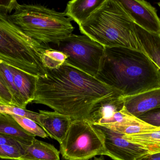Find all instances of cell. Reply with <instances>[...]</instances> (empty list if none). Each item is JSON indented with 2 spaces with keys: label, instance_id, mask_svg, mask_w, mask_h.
I'll return each instance as SVG.
<instances>
[{
  "label": "cell",
  "instance_id": "cell-26",
  "mask_svg": "<svg viewBox=\"0 0 160 160\" xmlns=\"http://www.w3.org/2000/svg\"><path fill=\"white\" fill-rule=\"evenodd\" d=\"M0 100L3 105L14 106L13 97L0 76Z\"/></svg>",
  "mask_w": 160,
  "mask_h": 160
},
{
  "label": "cell",
  "instance_id": "cell-19",
  "mask_svg": "<svg viewBox=\"0 0 160 160\" xmlns=\"http://www.w3.org/2000/svg\"><path fill=\"white\" fill-rule=\"evenodd\" d=\"M40 59L46 70L57 69L64 65L67 56L62 52L48 47L39 53Z\"/></svg>",
  "mask_w": 160,
  "mask_h": 160
},
{
  "label": "cell",
  "instance_id": "cell-17",
  "mask_svg": "<svg viewBox=\"0 0 160 160\" xmlns=\"http://www.w3.org/2000/svg\"><path fill=\"white\" fill-rule=\"evenodd\" d=\"M0 133L24 141L28 145L35 138V136L23 129L13 116L1 112Z\"/></svg>",
  "mask_w": 160,
  "mask_h": 160
},
{
  "label": "cell",
  "instance_id": "cell-5",
  "mask_svg": "<svg viewBox=\"0 0 160 160\" xmlns=\"http://www.w3.org/2000/svg\"><path fill=\"white\" fill-rule=\"evenodd\" d=\"M0 11V60L6 65L36 76L46 74L39 53L49 46L27 36L9 18Z\"/></svg>",
  "mask_w": 160,
  "mask_h": 160
},
{
  "label": "cell",
  "instance_id": "cell-22",
  "mask_svg": "<svg viewBox=\"0 0 160 160\" xmlns=\"http://www.w3.org/2000/svg\"><path fill=\"white\" fill-rule=\"evenodd\" d=\"M20 125L21 126L34 136L42 138H48V134L39 125L29 118L16 115H11Z\"/></svg>",
  "mask_w": 160,
  "mask_h": 160
},
{
  "label": "cell",
  "instance_id": "cell-7",
  "mask_svg": "<svg viewBox=\"0 0 160 160\" xmlns=\"http://www.w3.org/2000/svg\"><path fill=\"white\" fill-rule=\"evenodd\" d=\"M54 49L67 56L65 64L96 78L104 54L105 48L85 35L73 34L55 45Z\"/></svg>",
  "mask_w": 160,
  "mask_h": 160
},
{
  "label": "cell",
  "instance_id": "cell-9",
  "mask_svg": "<svg viewBox=\"0 0 160 160\" xmlns=\"http://www.w3.org/2000/svg\"><path fill=\"white\" fill-rule=\"evenodd\" d=\"M134 22L151 34L160 35V19L157 10L144 0H119Z\"/></svg>",
  "mask_w": 160,
  "mask_h": 160
},
{
  "label": "cell",
  "instance_id": "cell-15",
  "mask_svg": "<svg viewBox=\"0 0 160 160\" xmlns=\"http://www.w3.org/2000/svg\"><path fill=\"white\" fill-rule=\"evenodd\" d=\"M123 95H115L107 98L96 104L89 115L88 121L96 125L99 120L108 118L124 108Z\"/></svg>",
  "mask_w": 160,
  "mask_h": 160
},
{
  "label": "cell",
  "instance_id": "cell-4",
  "mask_svg": "<svg viewBox=\"0 0 160 160\" xmlns=\"http://www.w3.org/2000/svg\"><path fill=\"white\" fill-rule=\"evenodd\" d=\"M9 17L26 35L42 45H57L74 30L65 12L41 5L18 3Z\"/></svg>",
  "mask_w": 160,
  "mask_h": 160
},
{
  "label": "cell",
  "instance_id": "cell-32",
  "mask_svg": "<svg viewBox=\"0 0 160 160\" xmlns=\"http://www.w3.org/2000/svg\"><path fill=\"white\" fill-rule=\"evenodd\" d=\"M158 5L159 6V7H160V1L158 3Z\"/></svg>",
  "mask_w": 160,
  "mask_h": 160
},
{
  "label": "cell",
  "instance_id": "cell-28",
  "mask_svg": "<svg viewBox=\"0 0 160 160\" xmlns=\"http://www.w3.org/2000/svg\"><path fill=\"white\" fill-rule=\"evenodd\" d=\"M18 3L16 0L0 1V11L10 15L15 10Z\"/></svg>",
  "mask_w": 160,
  "mask_h": 160
},
{
  "label": "cell",
  "instance_id": "cell-24",
  "mask_svg": "<svg viewBox=\"0 0 160 160\" xmlns=\"http://www.w3.org/2000/svg\"><path fill=\"white\" fill-rule=\"evenodd\" d=\"M24 154L22 146L2 145H0V158L12 160H21Z\"/></svg>",
  "mask_w": 160,
  "mask_h": 160
},
{
  "label": "cell",
  "instance_id": "cell-31",
  "mask_svg": "<svg viewBox=\"0 0 160 160\" xmlns=\"http://www.w3.org/2000/svg\"><path fill=\"white\" fill-rule=\"evenodd\" d=\"M0 104H3L2 102V101H1V100H0Z\"/></svg>",
  "mask_w": 160,
  "mask_h": 160
},
{
  "label": "cell",
  "instance_id": "cell-10",
  "mask_svg": "<svg viewBox=\"0 0 160 160\" xmlns=\"http://www.w3.org/2000/svg\"><path fill=\"white\" fill-rule=\"evenodd\" d=\"M39 126L48 136L61 144L65 139L72 120L58 112L39 111Z\"/></svg>",
  "mask_w": 160,
  "mask_h": 160
},
{
  "label": "cell",
  "instance_id": "cell-6",
  "mask_svg": "<svg viewBox=\"0 0 160 160\" xmlns=\"http://www.w3.org/2000/svg\"><path fill=\"white\" fill-rule=\"evenodd\" d=\"M59 151L65 160H88L99 155L107 156L102 132L84 119L72 120Z\"/></svg>",
  "mask_w": 160,
  "mask_h": 160
},
{
  "label": "cell",
  "instance_id": "cell-30",
  "mask_svg": "<svg viewBox=\"0 0 160 160\" xmlns=\"http://www.w3.org/2000/svg\"><path fill=\"white\" fill-rule=\"evenodd\" d=\"M93 160H104V158L102 156H101L100 157L95 158Z\"/></svg>",
  "mask_w": 160,
  "mask_h": 160
},
{
  "label": "cell",
  "instance_id": "cell-21",
  "mask_svg": "<svg viewBox=\"0 0 160 160\" xmlns=\"http://www.w3.org/2000/svg\"><path fill=\"white\" fill-rule=\"evenodd\" d=\"M0 76L13 97L14 106L24 109L21 97L14 83L13 75L8 67L7 65L1 60Z\"/></svg>",
  "mask_w": 160,
  "mask_h": 160
},
{
  "label": "cell",
  "instance_id": "cell-29",
  "mask_svg": "<svg viewBox=\"0 0 160 160\" xmlns=\"http://www.w3.org/2000/svg\"><path fill=\"white\" fill-rule=\"evenodd\" d=\"M136 160H160V152L149 154Z\"/></svg>",
  "mask_w": 160,
  "mask_h": 160
},
{
  "label": "cell",
  "instance_id": "cell-25",
  "mask_svg": "<svg viewBox=\"0 0 160 160\" xmlns=\"http://www.w3.org/2000/svg\"><path fill=\"white\" fill-rule=\"evenodd\" d=\"M138 118L147 124L160 127V108L149 111Z\"/></svg>",
  "mask_w": 160,
  "mask_h": 160
},
{
  "label": "cell",
  "instance_id": "cell-23",
  "mask_svg": "<svg viewBox=\"0 0 160 160\" xmlns=\"http://www.w3.org/2000/svg\"><path fill=\"white\" fill-rule=\"evenodd\" d=\"M0 112L29 118L39 125L38 121L39 113L28 111L26 109H22L12 105L0 104Z\"/></svg>",
  "mask_w": 160,
  "mask_h": 160
},
{
  "label": "cell",
  "instance_id": "cell-2",
  "mask_svg": "<svg viewBox=\"0 0 160 160\" xmlns=\"http://www.w3.org/2000/svg\"><path fill=\"white\" fill-rule=\"evenodd\" d=\"M96 79L124 97L160 87V70L143 52L122 47L104 48Z\"/></svg>",
  "mask_w": 160,
  "mask_h": 160
},
{
  "label": "cell",
  "instance_id": "cell-16",
  "mask_svg": "<svg viewBox=\"0 0 160 160\" xmlns=\"http://www.w3.org/2000/svg\"><path fill=\"white\" fill-rule=\"evenodd\" d=\"M24 154L21 160H60V151L52 145L35 138L29 145L22 144Z\"/></svg>",
  "mask_w": 160,
  "mask_h": 160
},
{
  "label": "cell",
  "instance_id": "cell-18",
  "mask_svg": "<svg viewBox=\"0 0 160 160\" xmlns=\"http://www.w3.org/2000/svg\"><path fill=\"white\" fill-rule=\"evenodd\" d=\"M123 138L130 142L139 145L152 154L160 152V128L153 131L132 135H124Z\"/></svg>",
  "mask_w": 160,
  "mask_h": 160
},
{
  "label": "cell",
  "instance_id": "cell-3",
  "mask_svg": "<svg viewBox=\"0 0 160 160\" xmlns=\"http://www.w3.org/2000/svg\"><path fill=\"white\" fill-rule=\"evenodd\" d=\"M134 24L119 0H105L79 27L82 34L104 48L122 47L142 51Z\"/></svg>",
  "mask_w": 160,
  "mask_h": 160
},
{
  "label": "cell",
  "instance_id": "cell-8",
  "mask_svg": "<svg viewBox=\"0 0 160 160\" xmlns=\"http://www.w3.org/2000/svg\"><path fill=\"white\" fill-rule=\"evenodd\" d=\"M94 126L103 134L107 156L113 160H136L152 154L142 147L127 141L121 133L103 126Z\"/></svg>",
  "mask_w": 160,
  "mask_h": 160
},
{
  "label": "cell",
  "instance_id": "cell-27",
  "mask_svg": "<svg viewBox=\"0 0 160 160\" xmlns=\"http://www.w3.org/2000/svg\"><path fill=\"white\" fill-rule=\"evenodd\" d=\"M22 144L28 145L27 143L19 139H15L8 135L0 133V145H11L22 146Z\"/></svg>",
  "mask_w": 160,
  "mask_h": 160
},
{
  "label": "cell",
  "instance_id": "cell-1",
  "mask_svg": "<svg viewBox=\"0 0 160 160\" xmlns=\"http://www.w3.org/2000/svg\"><path fill=\"white\" fill-rule=\"evenodd\" d=\"M115 95H123L95 77L65 64L57 69L47 70L45 75L38 77L32 102L48 106L72 120H88L96 104Z\"/></svg>",
  "mask_w": 160,
  "mask_h": 160
},
{
  "label": "cell",
  "instance_id": "cell-14",
  "mask_svg": "<svg viewBox=\"0 0 160 160\" xmlns=\"http://www.w3.org/2000/svg\"><path fill=\"white\" fill-rule=\"evenodd\" d=\"M105 0H73L67 5L65 13L78 26L85 21Z\"/></svg>",
  "mask_w": 160,
  "mask_h": 160
},
{
  "label": "cell",
  "instance_id": "cell-11",
  "mask_svg": "<svg viewBox=\"0 0 160 160\" xmlns=\"http://www.w3.org/2000/svg\"><path fill=\"white\" fill-rule=\"evenodd\" d=\"M124 108L129 114L136 117L160 108V87L125 97Z\"/></svg>",
  "mask_w": 160,
  "mask_h": 160
},
{
  "label": "cell",
  "instance_id": "cell-13",
  "mask_svg": "<svg viewBox=\"0 0 160 160\" xmlns=\"http://www.w3.org/2000/svg\"><path fill=\"white\" fill-rule=\"evenodd\" d=\"M134 29L142 51L160 70V35L149 33L135 23Z\"/></svg>",
  "mask_w": 160,
  "mask_h": 160
},
{
  "label": "cell",
  "instance_id": "cell-12",
  "mask_svg": "<svg viewBox=\"0 0 160 160\" xmlns=\"http://www.w3.org/2000/svg\"><path fill=\"white\" fill-rule=\"evenodd\" d=\"M13 75L15 85L20 95L24 109L34 99L38 77L7 65Z\"/></svg>",
  "mask_w": 160,
  "mask_h": 160
},
{
  "label": "cell",
  "instance_id": "cell-20",
  "mask_svg": "<svg viewBox=\"0 0 160 160\" xmlns=\"http://www.w3.org/2000/svg\"><path fill=\"white\" fill-rule=\"evenodd\" d=\"M103 126L124 135H132L145 133L156 130L160 128L147 124L139 118L136 122L129 125L124 126L111 125Z\"/></svg>",
  "mask_w": 160,
  "mask_h": 160
}]
</instances>
